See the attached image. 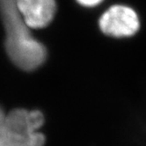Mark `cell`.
<instances>
[{
  "label": "cell",
  "mask_w": 146,
  "mask_h": 146,
  "mask_svg": "<svg viewBox=\"0 0 146 146\" xmlns=\"http://www.w3.org/2000/svg\"><path fill=\"white\" fill-rule=\"evenodd\" d=\"M0 18L5 32V49L13 64L27 71L40 67L47 58V49L31 35L16 0H0Z\"/></svg>",
  "instance_id": "6da1fadb"
},
{
  "label": "cell",
  "mask_w": 146,
  "mask_h": 146,
  "mask_svg": "<svg viewBox=\"0 0 146 146\" xmlns=\"http://www.w3.org/2000/svg\"><path fill=\"white\" fill-rule=\"evenodd\" d=\"M43 123L44 116L38 110L10 111L0 129V146H44L45 137L38 131Z\"/></svg>",
  "instance_id": "7a4b0ae2"
},
{
  "label": "cell",
  "mask_w": 146,
  "mask_h": 146,
  "mask_svg": "<svg viewBox=\"0 0 146 146\" xmlns=\"http://www.w3.org/2000/svg\"><path fill=\"white\" fill-rule=\"evenodd\" d=\"M77 1L84 6L86 7H92V6H96L99 4H100L103 0H77Z\"/></svg>",
  "instance_id": "5b68a950"
},
{
  "label": "cell",
  "mask_w": 146,
  "mask_h": 146,
  "mask_svg": "<svg viewBox=\"0 0 146 146\" xmlns=\"http://www.w3.org/2000/svg\"><path fill=\"white\" fill-rule=\"evenodd\" d=\"M102 32L112 37L124 38L135 35L140 28V19L129 6L113 5L102 14L99 20Z\"/></svg>",
  "instance_id": "3957f363"
},
{
  "label": "cell",
  "mask_w": 146,
  "mask_h": 146,
  "mask_svg": "<svg viewBox=\"0 0 146 146\" xmlns=\"http://www.w3.org/2000/svg\"><path fill=\"white\" fill-rule=\"evenodd\" d=\"M16 5L24 23L28 28H42L53 19L56 0H16Z\"/></svg>",
  "instance_id": "277c9868"
},
{
  "label": "cell",
  "mask_w": 146,
  "mask_h": 146,
  "mask_svg": "<svg viewBox=\"0 0 146 146\" xmlns=\"http://www.w3.org/2000/svg\"><path fill=\"white\" fill-rule=\"evenodd\" d=\"M5 115H6V113L4 112V110L2 109V108L0 107V129L2 128L3 124H4V122H5Z\"/></svg>",
  "instance_id": "8992f818"
}]
</instances>
